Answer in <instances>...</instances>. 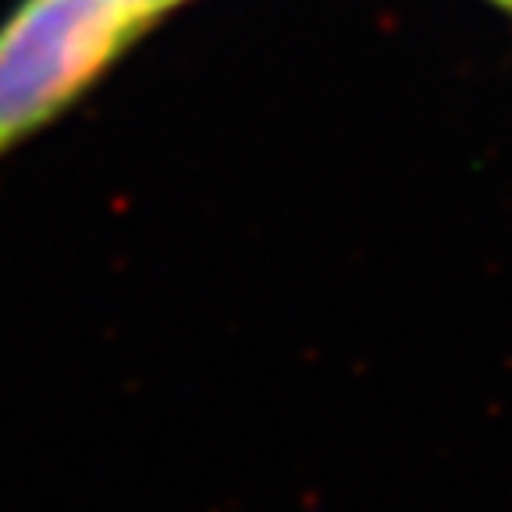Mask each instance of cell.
Instances as JSON below:
<instances>
[{"label": "cell", "mask_w": 512, "mask_h": 512, "mask_svg": "<svg viewBox=\"0 0 512 512\" xmlns=\"http://www.w3.org/2000/svg\"><path fill=\"white\" fill-rule=\"evenodd\" d=\"M498 4H505V8H512V0H498Z\"/></svg>", "instance_id": "3"}, {"label": "cell", "mask_w": 512, "mask_h": 512, "mask_svg": "<svg viewBox=\"0 0 512 512\" xmlns=\"http://www.w3.org/2000/svg\"><path fill=\"white\" fill-rule=\"evenodd\" d=\"M125 4H128V8H132V11H136V15L143 18L146 25H153L160 15H164V11L178 8L182 0H125Z\"/></svg>", "instance_id": "2"}, {"label": "cell", "mask_w": 512, "mask_h": 512, "mask_svg": "<svg viewBox=\"0 0 512 512\" xmlns=\"http://www.w3.org/2000/svg\"><path fill=\"white\" fill-rule=\"evenodd\" d=\"M146 29L125 0H18L0 22V157L68 111Z\"/></svg>", "instance_id": "1"}]
</instances>
